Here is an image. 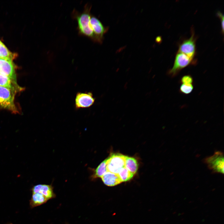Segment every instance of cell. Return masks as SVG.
Wrapping results in <instances>:
<instances>
[{
  "label": "cell",
  "instance_id": "cell-1",
  "mask_svg": "<svg viewBox=\"0 0 224 224\" xmlns=\"http://www.w3.org/2000/svg\"><path fill=\"white\" fill-rule=\"evenodd\" d=\"M91 6L89 3L85 5L83 11L80 12L74 9L72 13V17L77 22V30L79 35L86 37L96 42L93 31L90 25Z\"/></svg>",
  "mask_w": 224,
  "mask_h": 224
},
{
  "label": "cell",
  "instance_id": "cell-2",
  "mask_svg": "<svg viewBox=\"0 0 224 224\" xmlns=\"http://www.w3.org/2000/svg\"><path fill=\"white\" fill-rule=\"evenodd\" d=\"M196 62L184 54L177 52L172 68L167 72V74L171 77L177 76L180 71L190 65H194Z\"/></svg>",
  "mask_w": 224,
  "mask_h": 224
},
{
  "label": "cell",
  "instance_id": "cell-3",
  "mask_svg": "<svg viewBox=\"0 0 224 224\" xmlns=\"http://www.w3.org/2000/svg\"><path fill=\"white\" fill-rule=\"evenodd\" d=\"M8 88L0 86V108L17 112L14 103V91Z\"/></svg>",
  "mask_w": 224,
  "mask_h": 224
},
{
  "label": "cell",
  "instance_id": "cell-4",
  "mask_svg": "<svg viewBox=\"0 0 224 224\" xmlns=\"http://www.w3.org/2000/svg\"><path fill=\"white\" fill-rule=\"evenodd\" d=\"M204 162L209 169L214 173L223 174L224 159L223 153L220 151H217L212 156L206 158Z\"/></svg>",
  "mask_w": 224,
  "mask_h": 224
},
{
  "label": "cell",
  "instance_id": "cell-5",
  "mask_svg": "<svg viewBox=\"0 0 224 224\" xmlns=\"http://www.w3.org/2000/svg\"><path fill=\"white\" fill-rule=\"evenodd\" d=\"M125 156L119 153L112 154L107 158V171L118 174L120 170L125 167Z\"/></svg>",
  "mask_w": 224,
  "mask_h": 224
},
{
  "label": "cell",
  "instance_id": "cell-6",
  "mask_svg": "<svg viewBox=\"0 0 224 224\" xmlns=\"http://www.w3.org/2000/svg\"><path fill=\"white\" fill-rule=\"evenodd\" d=\"M196 51V38L194 33H192L189 38L184 40L180 44L178 52L194 59Z\"/></svg>",
  "mask_w": 224,
  "mask_h": 224
},
{
  "label": "cell",
  "instance_id": "cell-7",
  "mask_svg": "<svg viewBox=\"0 0 224 224\" xmlns=\"http://www.w3.org/2000/svg\"><path fill=\"white\" fill-rule=\"evenodd\" d=\"M95 98L91 92H77L75 98V108L76 109L87 108L94 103Z\"/></svg>",
  "mask_w": 224,
  "mask_h": 224
},
{
  "label": "cell",
  "instance_id": "cell-8",
  "mask_svg": "<svg viewBox=\"0 0 224 224\" xmlns=\"http://www.w3.org/2000/svg\"><path fill=\"white\" fill-rule=\"evenodd\" d=\"M0 74L16 82L15 67L12 60L0 58Z\"/></svg>",
  "mask_w": 224,
  "mask_h": 224
},
{
  "label": "cell",
  "instance_id": "cell-9",
  "mask_svg": "<svg viewBox=\"0 0 224 224\" xmlns=\"http://www.w3.org/2000/svg\"><path fill=\"white\" fill-rule=\"evenodd\" d=\"M90 23L95 35L96 42L101 43L103 35L106 32L107 29L100 20L92 15L91 16Z\"/></svg>",
  "mask_w": 224,
  "mask_h": 224
},
{
  "label": "cell",
  "instance_id": "cell-10",
  "mask_svg": "<svg viewBox=\"0 0 224 224\" xmlns=\"http://www.w3.org/2000/svg\"><path fill=\"white\" fill-rule=\"evenodd\" d=\"M32 193H40L44 195L48 199L54 198L55 194L51 185L39 184L34 186L32 189Z\"/></svg>",
  "mask_w": 224,
  "mask_h": 224
},
{
  "label": "cell",
  "instance_id": "cell-11",
  "mask_svg": "<svg viewBox=\"0 0 224 224\" xmlns=\"http://www.w3.org/2000/svg\"><path fill=\"white\" fill-rule=\"evenodd\" d=\"M102 180L106 185L113 186L122 182L118 174L106 172L101 177Z\"/></svg>",
  "mask_w": 224,
  "mask_h": 224
},
{
  "label": "cell",
  "instance_id": "cell-12",
  "mask_svg": "<svg viewBox=\"0 0 224 224\" xmlns=\"http://www.w3.org/2000/svg\"><path fill=\"white\" fill-rule=\"evenodd\" d=\"M32 194L31 198L30 200V205L32 208L43 204L48 200L44 195L40 193Z\"/></svg>",
  "mask_w": 224,
  "mask_h": 224
},
{
  "label": "cell",
  "instance_id": "cell-13",
  "mask_svg": "<svg viewBox=\"0 0 224 224\" xmlns=\"http://www.w3.org/2000/svg\"><path fill=\"white\" fill-rule=\"evenodd\" d=\"M125 167L130 172L134 175L137 172L138 168V162L133 157L125 156Z\"/></svg>",
  "mask_w": 224,
  "mask_h": 224
},
{
  "label": "cell",
  "instance_id": "cell-14",
  "mask_svg": "<svg viewBox=\"0 0 224 224\" xmlns=\"http://www.w3.org/2000/svg\"><path fill=\"white\" fill-rule=\"evenodd\" d=\"M107 159L101 162L94 170L92 177L93 179L101 177L106 172Z\"/></svg>",
  "mask_w": 224,
  "mask_h": 224
},
{
  "label": "cell",
  "instance_id": "cell-15",
  "mask_svg": "<svg viewBox=\"0 0 224 224\" xmlns=\"http://www.w3.org/2000/svg\"><path fill=\"white\" fill-rule=\"evenodd\" d=\"M17 54L11 52L5 45L0 41V58L12 60L16 57Z\"/></svg>",
  "mask_w": 224,
  "mask_h": 224
},
{
  "label": "cell",
  "instance_id": "cell-16",
  "mask_svg": "<svg viewBox=\"0 0 224 224\" xmlns=\"http://www.w3.org/2000/svg\"><path fill=\"white\" fill-rule=\"evenodd\" d=\"M15 82L8 77L0 74V86L7 87L12 90H15Z\"/></svg>",
  "mask_w": 224,
  "mask_h": 224
},
{
  "label": "cell",
  "instance_id": "cell-17",
  "mask_svg": "<svg viewBox=\"0 0 224 224\" xmlns=\"http://www.w3.org/2000/svg\"><path fill=\"white\" fill-rule=\"evenodd\" d=\"M118 174L122 182L130 180L133 178L134 175L128 170L125 167L122 168Z\"/></svg>",
  "mask_w": 224,
  "mask_h": 224
},
{
  "label": "cell",
  "instance_id": "cell-18",
  "mask_svg": "<svg viewBox=\"0 0 224 224\" xmlns=\"http://www.w3.org/2000/svg\"><path fill=\"white\" fill-rule=\"evenodd\" d=\"M194 88L193 84L181 83L179 91L183 94L188 95L193 91Z\"/></svg>",
  "mask_w": 224,
  "mask_h": 224
},
{
  "label": "cell",
  "instance_id": "cell-19",
  "mask_svg": "<svg viewBox=\"0 0 224 224\" xmlns=\"http://www.w3.org/2000/svg\"><path fill=\"white\" fill-rule=\"evenodd\" d=\"M194 80L193 77L190 75H186L183 76L181 78L180 82L181 83L193 84Z\"/></svg>",
  "mask_w": 224,
  "mask_h": 224
},
{
  "label": "cell",
  "instance_id": "cell-20",
  "mask_svg": "<svg viewBox=\"0 0 224 224\" xmlns=\"http://www.w3.org/2000/svg\"><path fill=\"white\" fill-rule=\"evenodd\" d=\"M217 15L220 18L221 26L222 32L223 34L224 32V15L220 12L217 13Z\"/></svg>",
  "mask_w": 224,
  "mask_h": 224
},
{
  "label": "cell",
  "instance_id": "cell-21",
  "mask_svg": "<svg viewBox=\"0 0 224 224\" xmlns=\"http://www.w3.org/2000/svg\"></svg>",
  "mask_w": 224,
  "mask_h": 224
}]
</instances>
